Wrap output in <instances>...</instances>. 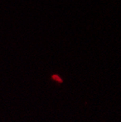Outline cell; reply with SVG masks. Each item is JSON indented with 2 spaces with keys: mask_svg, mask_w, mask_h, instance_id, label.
Masks as SVG:
<instances>
[{
  "mask_svg": "<svg viewBox=\"0 0 121 122\" xmlns=\"http://www.w3.org/2000/svg\"><path fill=\"white\" fill-rule=\"evenodd\" d=\"M53 79L55 80H57V81H58V82H62L61 79H60V78L58 76H57V75H54L53 76Z\"/></svg>",
  "mask_w": 121,
  "mask_h": 122,
  "instance_id": "1",
  "label": "cell"
}]
</instances>
